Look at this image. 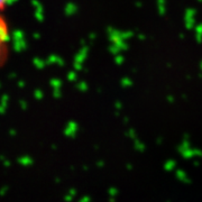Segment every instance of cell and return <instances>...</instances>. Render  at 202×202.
<instances>
[{
	"label": "cell",
	"instance_id": "cell-1",
	"mask_svg": "<svg viewBox=\"0 0 202 202\" xmlns=\"http://www.w3.org/2000/svg\"><path fill=\"white\" fill-rule=\"evenodd\" d=\"M9 41H10L9 26L5 17L0 14V64L6 60L7 54H8V47H9Z\"/></svg>",
	"mask_w": 202,
	"mask_h": 202
},
{
	"label": "cell",
	"instance_id": "cell-2",
	"mask_svg": "<svg viewBox=\"0 0 202 202\" xmlns=\"http://www.w3.org/2000/svg\"><path fill=\"white\" fill-rule=\"evenodd\" d=\"M14 1H15V0H0V13H1L2 10H5L8 6L13 5Z\"/></svg>",
	"mask_w": 202,
	"mask_h": 202
}]
</instances>
